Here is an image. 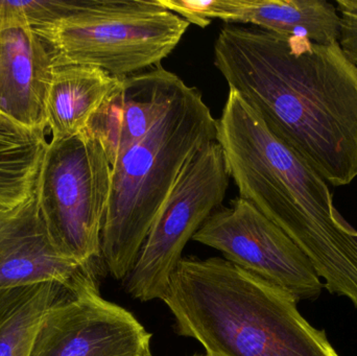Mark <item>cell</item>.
Instances as JSON below:
<instances>
[{"mask_svg": "<svg viewBox=\"0 0 357 356\" xmlns=\"http://www.w3.org/2000/svg\"><path fill=\"white\" fill-rule=\"evenodd\" d=\"M43 282L75 294L98 286V270L82 267L56 250L35 194L0 223V290Z\"/></svg>", "mask_w": 357, "mask_h": 356, "instance_id": "10", "label": "cell"}, {"mask_svg": "<svg viewBox=\"0 0 357 356\" xmlns=\"http://www.w3.org/2000/svg\"><path fill=\"white\" fill-rule=\"evenodd\" d=\"M229 178L218 141L202 148L184 167L123 280L132 298L162 300L187 242L222 205Z\"/></svg>", "mask_w": 357, "mask_h": 356, "instance_id": "7", "label": "cell"}, {"mask_svg": "<svg viewBox=\"0 0 357 356\" xmlns=\"http://www.w3.org/2000/svg\"><path fill=\"white\" fill-rule=\"evenodd\" d=\"M189 24L158 0H77L73 14L33 31L56 66L86 65L123 79L160 66Z\"/></svg>", "mask_w": 357, "mask_h": 356, "instance_id": "5", "label": "cell"}, {"mask_svg": "<svg viewBox=\"0 0 357 356\" xmlns=\"http://www.w3.org/2000/svg\"><path fill=\"white\" fill-rule=\"evenodd\" d=\"M48 144L44 130H31L0 113V215L33 198Z\"/></svg>", "mask_w": 357, "mask_h": 356, "instance_id": "15", "label": "cell"}, {"mask_svg": "<svg viewBox=\"0 0 357 356\" xmlns=\"http://www.w3.org/2000/svg\"><path fill=\"white\" fill-rule=\"evenodd\" d=\"M214 65L268 129L333 186L357 177V67L339 42L318 44L226 24Z\"/></svg>", "mask_w": 357, "mask_h": 356, "instance_id": "1", "label": "cell"}, {"mask_svg": "<svg viewBox=\"0 0 357 356\" xmlns=\"http://www.w3.org/2000/svg\"><path fill=\"white\" fill-rule=\"evenodd\" d=\"M341 17L339 44L348 60L357 67V0H337Z\"/></svg>", "mask_w": 357, "mask_h": 356, "instance_id": "17", "label": "cell"}, {"mask_svg": "<svg viewBox=\"0 0 357 356\" xmlns=\"http://www.w3.org/2000/svg\"><path fill=\"white\" fill-rule=\"evenodd\" d=\"M182 83L177 75L161 66L119 79L84 133L100 142L113 167L146 137Z\"/></svg>", "mask_w": 357, "mask_h": 356, "instance_id": "13", "label": "cell"}, {"mask_svg": "<svg viewBox=\"0 0 357 356\" xmlns=\"http://www.w3.org/2000/svg\"><path fill=\"white\" fill-rule=\"evenodd\" d=\"M216 141L239 196L299 247L329 293L357 309V230L335 208L327 182L234 90L218 119Z\"/></svg>", "mask_w": 357, "mask_h": 356, "instance_id": "2", "label": "cell"}, {"mask_svg": "<svg viewBox=\"0 0 357 356\" xmlns=\"http://www.w3.org/2000/svg\"><path fill=\"white\" fill-rule=\"evenodd\" d=\"M161 6L199 27L214 19L252 24L318 44L339 42L341 17L327 0H158Z\"/></svg>", "mask_w": 357, "mask_h": 356, "instance_id": "11", "label": "cell"}, {"mask_svg": "<svg viewBox=\"0 0 357 356\" xmlns=\"http://www.w3.org/2000/svg\"><path fill=\"white\" fill-rule=\"evenodd\" d=\"M192 356H207V355H192Z\"/></svg>", "mask_w": 357, "mask_h": 356, "instance_id": "19", "label": "cell"}, {"mask_svg": "<svg viewBox=\"0 0 357 356\" xmlns=\"http://www.w3.org/2000/svg\"><path fill=\"white\" fill-rule=\"evenodd\" d=\"M67 293L54 282L0 290V356H29L42 318Z\"/></svg>", "mask_w": 357, "mask_h": 356, "instance_id": "16", "label": "cell"}, {"mask_svg": "<svg viewBox=\"0 0 357 356\" xmlns=\"http://www.w3.org/2000/svg\"><path fill=\"white\" fill-rule=\"evenodd\" d=\"M192 240L220 251L226 261L281 288L298 302L318 298L324 288L299 247L241 196L230 207L216 209Z\"/></svg>", "mask_w": 357, "mask_h": 356, "instance_id": "8", "label": "cell"}, {"mask_svg": "<svg viewBox=\"0 0 357 356\" xmlns=\"http://www.w3.org/2000/svg\"><path fill=\"white\" fill-rule=\"evenodd\" d=\"M162 301L207 356H341L293 296L220 257H183Z\"/></svg>", "mask_w": 357, "mask_h": 356, "instance_id": "3", "label": "cell"}, {"mask_svg": "<svg viewBox=\"0 0 357 356\" xmlns=\"http://www.w3.org/2000/svg\"><path fill=\"white\" fill-rule=\"evenodd\" d=\"M54 59L24 21L0 12V113L31 130L47 127Z\"/></svg>", "mask_w": 357, "mask_h": 356, "instance_id": "12", "label": "cell"}, {"mask_svg": "<svg viewBox=\"0 0 357 356\" xmlns=\"http://www.w3.org/2000/svg\"><path fill=\"white\" fill-rule=\"evenodd\" d=\"M111 184L112 165L98 140L84 132L50 140L38 179V206L56 250L88 269L102 261Z\"/></svg>", "mask_w": 357, "mask_h": 356, "instance_id": "6", "label": "cell"}, {"mask_svg": "<svg viewBox=\"0 0 357 356\" xmlns=\"http://www.w3.org/2000/svg\"><path fill=\"white\" fill-rule=\"evenodd\" d=\"M152 334L98 286L63 295L42 318L29 356H153Z\"/></svg>", "mask_w": 357, "mask_h": 356, "instance_id": "9", "label": "cell"}, {"mask_svg": "<svg viewBox=\"0 0 357 356\" xmlns=\"http://www.w3.org/2000/svg\"><path fill=\"white\" fill-rule=\"evenodd\" d=\"M216 133L218 119L201 92L183 82L146 137L117 159L100 242L115 280L129 275L178 176Z\"/></svg>", "mask_w": 357, "mask_h": 356, "instance_id": "4", "label": "cell"}, {"mask_svg": "<svg viewBox=\"0 0 357 356\" xmlns=\"http://www.w3.org/2000/svg\"><path fill=\"white\" fill-rule=\"evenodd\" d=\"M6 215V213H4V215H0V223H1L2 219H3V217Z\"/></svg>", "mask_w": 357, "mask_h": 356, "instance_id": "18", "label": "cell"}, {"mask_svg": "<svg viewBox=\"0 0 357 356\" xmlns=\"http://www.w3.org/2000/svg\"><path fill=\"white\" fill-rule=\"evenodd\" d=\"M119 79L86 65L54 66L46 102V121L52 140L82 133Z\"/></svg>", "mask_w": 357, "mask_h": 356, "instance_id": "14", "label": "cell"}]
</instances>
